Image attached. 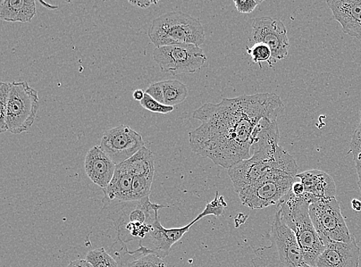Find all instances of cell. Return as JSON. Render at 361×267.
Listing matches in <instances>:
<instances>
[{
    "mask_svg": "<svg viewBox=\"0 0 361 267\" xmlns=\"http://www.w3.org/2000/svg\"><path fill=\"white\" fill-rule=\"evenodd\" d=\"M360 249L355 237L347 243L331 241L325 245L315 267H359Z\"/></svg>",
    "mask_w": 361,
    "mask_h": 267,
    "instance_id": "4fadbf2b",
    "label": "cell"
},
{
    "mask_svg": "<svg viewBox=\"0 0 361 267\" xmlns=\"http://www.w3.org/2000/svg\"><path fill=\"white\" fill-rule=\"evenodd\" d=\"M351 206L353 210H354L356 212H360L361 211V201L360 200L357 199H354L351 201Z\"/></svg>",
    "mask_w": 361,
    "mask_h": 267,
    "instance_id": "d6a6232c",
    "label": "cell"
},
{
    "mask_svg": "<svg viewBox=\"0 0 361 267\" xmlns=\"http://www.w3.org/2000/svg\"><path fill=\"white\" fill-rule=\"evenodd\" d=\"M310 205L305 194L297 197L290 190L279 203L278 212L282 221L295 233L306 263L315 267L325 246L310 219Z\"/></svg>",
    "mask_w": 361,
    "mask_h": 267,
    "instance_id": "3957f363",
    "label": "cell"
},
{
    "mask_svg": "<svg viewBox=\"0 0 361 267\" xmlns=\"http://www.w3.org/2000/svg\"><path fill=\"white\" fill-rule=\"evenodd\" d=\"M37 13L35 0H1L0 19L6 22H30Z\"/></svg>",
    "mask_w": 361,
    "mask_h": 267,
    "instance_id": "ac0fdd59",
    "label": "cell"
},
{
    "mask_svg": "<svg viewBox=\"0 0 361 267\" xmlns=\"http://www.w3.org/2000/svg\"><path fill=\"white\" fill-rule=\"evenodd\" d=\"M334 18L346 35L361 39V0L327 1Z\"/></svg>",
    "mask_w": 361,
    "mask_h": 267,
    "instance_id": "9a60e30c",
    "label": "cell"
},
{
    "mask_svg": "<svg viewBox=\"0 0 361 267\" xmlns=\"http://www.w3.org/2000/svg\"><path fill=\"white\" fill-rule=\"evenodd\" d=\"M105 218L113 222L117 242L126 244L144 240L152 228L159 211L168 207L151 203L149 197L140 200H107L103 199Z\"/></svg>",
    "mask_w": 361,
    "mask_h": 267,
    "instance_id": "7a4b0ae2",
    "label": "cell"
},
{
    "mask_svg": "<svg viewBox=\"0 0 361 267\" xmlns=\"http://www.w3.org/2000/svg\"><path fill=\"white\" fill-rule=\"evenodd\" d=\"M154 177H134L132 185L131 200H140L149 197Z\"/></svg>",
    "mask_w": 361,
    "mask_h": 267,
    "instance_id": "7402d4cb",
    "label": "cell"
},
{
    "mask_svg": "<svg viewBox=\"0 0 361 267\" xmlns=\"http://www.w3.org/2000/svg\"><path fill=\"white\" fill-rule=\"evenodd\" d=\"M350 148L353 149L360 150L361 151V110H360V121L356 130L353 135Z\"/></svg>",
    "mask_w": 361,
    "mask_h": 267,
    "instance_id": "83f0119b",
    "label": "cell"
},
{
    "mask_svg": "<svg viewBox=\"0 0 361 267\" xmlns=\"http://www.w3.org/2000/svg\"><path fill=\"white\" fill-rule=\"evenodd\" d=\"M284 111L281 97L271 93L205 104L192 113L201 125L189 133L192 151L229 170L250 157L252 135L260 120H278Z\"/></svg>",
    "mask_w": 361,
    "mask_h": 267,
    "instance_id": "6da1fadb",
    "label": "cell"
},
{
    "mask_svg": "<svg viewBox=\"0 0 361 267\" xmlns=\"http://www.w3.org/2000/svg\"><path fill=\"white\" fill-rule=\"evenodd\" d=\"M133 175L123 163L116 166L110 185L104 190V199L129 201L131 200Z\"/></svg>",
    "mask_w": 361,
    "mask_h": 267,
    "instance_id": "d6986e66",
    "label": "cell"
},
{
    "mask_svg": "<svg viewBox=\"0 0 361 267\" xmlns=\"http://www.w3.org/2000/svg\"><path fill=\"white\" fill-rule=\"evenodd\" d=\"M127 267H167L164 259L155 254L142 255L128 263Z\"/></svg>",
    "mask_w": 361,
    "mask_h": 267,
    "instance_id": "d4e9b609",
    "label": "cell"
},
{
    "mask_svg": "<svg viewBox=\"0 0 361 267\" xmlns=\"http://www.w3.org/2000/svg\"><path fill=\"white\" fill-rule=\"evenodd\" d=\"M84 168L92 182L105 189L114 178L116 165L102 148L96 146L87 154Z\"/></svg>",
    "mask_w": 361,
    "mask_h": 267,
    "instance_id": "5bb4252c",
    "label": "cell"
},
{
    "mask_svg": "<svg viewBox=\"0 0 361 267\" xmlns=\"http://www.w3.org/2000/svg\"><path fill=\"white\" fill-rule=\"evenodd\" d=\"M252 39L255 44H264L271 49L274 61L286 59L290 41L284 24L280 20L263 16L252 24Z\"/></svg>",
    "mask_w": 361,
    "mask_h": 267,
    "instance_id": "7c38bea8",
    "label": "cell"
},
{
    "mask_svg": "<svg viewBox=\"0 0 361 267\" xmlns=\"http://www.w3.org/2000/svg\"><path fill=\"white\" fill-rule=\"evenodd\" d=\"M148 36L157 48L178 44L200 46L206 39L200 21L182 12L167 13L154 19Z\"/></svg>",
    "mask_w": 361,
    "mask_h": 267,
    "instance_id": "5b68a950",
    "label": "cell"
},
{
    "mask_svg": "<svg viewBox=\"0 0 361 267\" xmlns=\"http://www.w3.org/2000/svg\"><path fill=\"white\" fill-rule=\"evenodd\" d=\"M263 1L260 0H234L233 3L238 12L241 13H250L253 12L256 7Z\"/></svg>",
    "mask_w": 361,
    "mask_h": 267,
    "instance_id": "4316f807",
    "label": "cell"
},
{
    "mask_svg": "<svg viewBox=\"0 0 361 267\" xmlns=\"http://www.w3.org/2000/svg\"><path fill=\"white\" fill-rule=\"evenodd\" d=\"M11 87L12 83L9 82H2L1 85H0V132H1L8 131L6 118Z\"/></svg>",
    "mask_w": 361,
    "mask_h": 267,
    "instance_id": "cb8c5ba5",
    "label": "cell"
},
{
    "mask_svg": "<svg viewBox=\"0 0 361 267\" xmlns=\"http://www.w3.org/2000/svg\"><path fill=\"white\" fill-rule=\"evenodd\" d=\"M247 52L252 61L262 68V63L267 62L272 66V52L270 48L264 44H255L252 47H247Z\"/></svg>",
    "mask_w": 361,
    "mask_h": 267,
    "instance_id": "603a6c76",
    "label": "cell"
},
{
    "mask_svg": "<svg viewBox=\"0 0 361 267\" xmlns=\"http://www.w3.org/2000/svg\"><path fill=\"white\" fill-rule=\"evenodd\" d=\"M145 93L157 101L170 106L182 104L189 94L187 86L176 80L154 82L147 89Z\"/></svg>",
    "mask_w": 361,
    "mask_h": 267,
    "instance_id": "e0dca14e",
    "label": "cell"
},
{
    "mask_svg": "<svg viewBox=\"0 0 361 267\" xmlns=\"http://www.w3.org/2000/svg\"><path fill=\"white\" fill-rule=\"evenodd\" d=\"M228 206L224 197H219L216 191L213 201L207 204L204 211L189 224L180 228L166 229L162 226L159 216L152 225V228L144 240L139 242V248L147 254H155L162 259L166 258L171 247L180 240L194 225L207 216H219L224 213V209Z\"/></svg>",
    "mask_w": 361,
    "mask_h": 267,
    "instance_id": "8992f818",
    "label": "cell"
},
{
    "mask_svg": "<svg viewBox=\"0 0 361 267\" xmlns=\"http://www.w3.org/2000/svg\"><path fill=\"white\" fill-rule=\"evenodd\" d=\"M298 170L280 171L241 190L238 194L241 203L252 210H262L278 204L298 180Z\"/></svg>",
    "mask_w": 361,
    "mask_h": 267,
    "instance_id": "ba28073f",
    "label": "cell"
},
{
    "mask_svg": "<svg viewBox=\"0 0 361 267\" xmlns=\"http://www.w3.org/2000/svg\"><path fill=\"white\" fill-rule=\"evenodd\" d=\"M133 175L137 176L154 177V156L151 150L145 146L134 154L129 160L122 163Z\"/></svg>",
    "mask_w": 361,
    "mask_h": 267,
    "instance_id": "ffe728a7",
    "label": "cell"
},
{
    "mask_svg": "<svg viewBox=\"0 0 361 267\" xmlns=\"http://www.w3.org/2000/svg\"><path fill=\"white\" fill-rule=\"evenodd\" d=\"M309 213L324 246L331 241L347 243L351 240L352 235L342 215L340 202L336 197L315 200L310 205Z\"/></svg>",
    "mask_w": 361,
    "mask_h": 267,
    "instance_id": "9c48e42d",
    "label": "cell"
},
{
    "mask_svg": "<svg viewBox=\"0 0 361 267\" xmlns=\"http://www.w3.org/2000/svg\"><path fill=\"white\" fill-rule=\"evenodd\" d=\"M145 93L142 89H137L133 92V97L134 99L137 100V101H141L142 99H144Z\"/></svg>",
    "mask_w": 361,
    "mask_h": 267,
    "instance_id": "1f68e13d",
    "label": "cell"
},
{
    "mask_svg": "<svg viewBox=\"0 0 361 267\" xmlns=\"http://www.w3.org/2000/svg\"><path fill=\"white\" fill-rule=\"evenodd\" d=\"M86 260L94 267H119L118 263L104 248L90 250Z\"/></svg>",
    "mask_w": 361,
    "mask_h": 267,
    "instance_id": "44dd1931",
    "label": "cell"
},
{
    "mask_svg": "<svg viewBox=\"0 0 361 267\" xmlns=\"http://www.w3.org/2000/svg\"><path fill=\"white\" fill-rule=\"evenodd\" d=\"M290 190L292 191V193L297 197L302 196L305 194V187L303 183H302L300 180L298 181V180L293 182Z\"/></svg>",
    "mask_w": 361,
    "mask_h": 267,
    "instance_id": "f1b7e54d",
    "label": "cell"
},
{
    "mask_svg": "<svg viewBox=\"0 0 361 267\" xmlns=\"http://www.w3.org/2000/svg\"><path fill=\"white\" fill-rule=\"evenodd\" d=\"M67 267H94L87 260H77L72 261Z\"/></svg>",
    "mask_w": 361,
    "mask_h": 267,
    "instance_id": "4dcf8cb0",
    "label": "cell"
},
{
    "mask_svg": "<svg viewBox=\"0 0 361 267\" xmlns=\"http://www.w3.org/2000/svg\"><path fill=\"white\" fill-rule=\"evenodd\" d=\"M145 147L142 136L127 125L106 131L99 147L117 166L129 160Z\"/></svg>",
    "mask_w": 361,
    "mask_h": 267,
    "instance_id": "8fae6325",
    "label": "cell"
},
{
    "mask_svg": "<svg viewBox=\"0 0 361 267\" xmlns=\"http://www.w3.org/2000/svg\"><path fill=\"white\" fill-rule=\"evenodd\" d=\"M130 4L133 6H137L141 8V9H147L152 4H157V1H150V0H142V1H139V0H136V1H129Z\"/></svg>",
    "mask_w": 361,
    "mask_h": 267,
    "instance_id": "f546056e",
    "label": "cell"
},
{
    "mask_svg": "<svg viewBox=\"0 0 361 267\" xmlns=\"http://www.w3.org/2000/svg\"><path fill=\"white\" fill-rule=\"evenodd\" d=\"M154 59L159 68L173 76L194 73L207 62L203 49L194 44H178L158 47L154 49Z\"/></svg>",
    "mask_w": 361,
    "mask_h": 267,
    "instance_id": "30bf717a",
    "label": "cell"
},
{
    "mask_svg": "<svg viewBox=\"0 0 361 267\" xmlns=\"http://www.w3.org/2000/svg\"><path fill=\"white\" fill-rule=\"evenodd\" d=\"M39 104L37 91L28 82H12L6 118L7 130L13 135L28 131L37 118Z\"/></svg>",
    "mask_w": 361,
    "mask_h": 267,
    "instance_id": "52a82bcc",
    "label": "cell"
},
{
    "mask_svg": "<svg viewBox=\"0 0 361 267\" xmlns=\"http://www.w3.org/2000/svg\"><path fill=\"white\" fill-rule=\"evenodd\" d=\"M297 178L303 183L305 193L315 199H331L337 196V188L329 173L319 170H310L298 173Z\"/></svg>",
    "mask_w": 361,
    "mask_h": 267,
    "instance_id": "2e32d148",
    "label": "cell"
},
{
    "mask_svg": "<svg viewBox=\"0 0 361 267\" xmlns=\"http://www.w3.org/2000/svg\"><path fill=\"white\" fill-rule=\"evenodd\" d=\"M140 104L145 109L152 113L166 114L173 111V106L162 104L146 93Z\"/></svg>",
    "mask_w": 361,
    "mask_h": 267,
    "instance_id": "484cf974",
    "label": "cell"
},
{
    "mask_svg": "<svg viewBox=\"0 0 361 267\" xmlns=\"http://www.w3.org/2000/svg\"><path fill=\"white\" fill-rule=\"evenodd\" d=\"M271 245L255 250V267H312L306 263L295 233L276 212L269 233Z\"/></svg>",
    "mask_w": 361,
    "mask_h": 267,
    "instance_id": "277c9868",
    "label": "cell"
}]
</instances>
